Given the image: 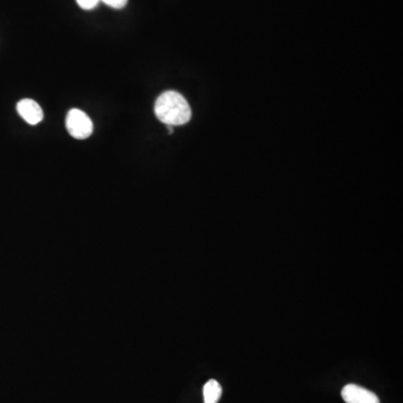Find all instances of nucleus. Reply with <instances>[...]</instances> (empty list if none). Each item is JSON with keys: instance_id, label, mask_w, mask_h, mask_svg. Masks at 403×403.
<instances>
[{"instance_id": "nucleus-1", "label": "nucleus", "mask_w": 403, "mask_h": 403, "mask_svg": "<svg viewBox=\"0 0 403 403\" xmlns=\"http://www.w3.org/2000/svg\"><path fill=\"white\" fill-rule=\"evenodd\" d=\"M155 114L161 123L175 127L187 123L192 118V110L182 94L167 91L156 100Z\"/></svg>"}, {"instance_id": "nucleus-2", "label": "nucleus", "mask_w": 403, "mask_h": 403, "mask_svg": "<svg viewBox=\"0 0 403 403\" xmlns=\"http://www.w3.org/2000/svg\"><path fill=\"white\" fill-rule=\"evenodd\" d=\"M66 129L75 139H87L93 132L92 120L83 111L72 109L66 116Z\"/></svg>"}, {"instance_id": "nucleus-3", "label": "nucleus", "mask_w": 403, "mask_h": 403, "mask_svg": "<svg viewBox=\"0 0 403 403\" xmlns=\"http://www.w3.org/2000/svg\"><path fill=\"white\" fill-rule=\"evenodd\" d=\"M345 403H380L379 397L372 391L356 384H347L342 390Z\"/></svg>"}, {"instance_id": "nucleus-4", "label": "nucleus", "mask_w": 403, "mask_h": 403, "mask_svg": "<svg viewBox=\"0 0 403 403\" xmlns=\"http://www.w3.org/2000/svg\"><path fill=\"white\" fill-rule=\"evenodd\" d=\"M17 111L19 116L30 125H39L44 118L42 107H39L37 102L30 99H24L18 102Z\"/></svg>"}, {"instance_id": "nucleus-5", "label": "nucleus", "mask_w": 403, "mask_h": 403, "mask_svg": "<svg viewBox=\"0 0 403 403\" xmlns=\"http://www.w3.org/2000/svg\"><path fill=\"white\" fill-rule=\"evenodd\" d=\"M204 403H218L222 395V386L216 380H209L203 388Z\"/></svg>"}, {"instance_id": "nucleus-6", "label": "nucleus", "mask_w": 403, "mask_h": 403, "mask_svg": "<svg viewBox=\"0 0 403 403\" xmlns=\"http://www.w3.org/2000/svg\"><path fill=\"white\" fill-rule=\"evenodd\" d=\"M100 0H76L79 6L84 10H91V9L96 8Z\"/></svg>"}, {"instance_id": "nucleus-7", "label": "nucleus", "mask_w": 403, "mask_h": 403, "mask_svg": "<svg viewBox=\"0 0 403 403\" xmlns=\"http://www.w3.org/2000/svg\"><path fill=\"white\" fill-rule=\"evenodd\" d=\"M102 3H105L107 6L112 7L114 9H121L127 5L128 0H100Z\"/></svg>"}]
</instances>
